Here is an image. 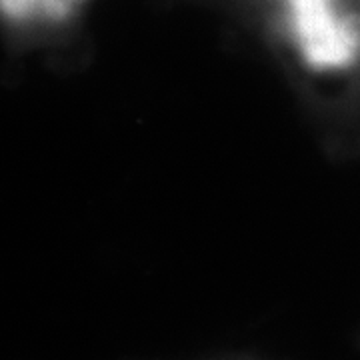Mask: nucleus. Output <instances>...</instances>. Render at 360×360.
Returning <instances> with one entry per match:
<instances>
[{"mask_svg": "<svg viewBox=\"0 0 360 360\" xmlns=\"http://www.w3.org/2000/svg\"><path fill=\"white\" fill-rule=\"evenodd\" d=\"M298 44L319 68L350 65L360 54V18L336 16L330 0H288Z\"/></svg>", "mask_w": 360, "mask_h": 360, "instance_id": "1", "label": "nucleus"}, {"mask_svg": "<svg viewBox=\"0 0 360 360\" xmlns=\"http://www.w3.org/2000/svg\"><path fill=\"white\" fill-rule=\"evenodd\" d=\"M2 11L13 18H28V16L63 18L70 11V0H2Z\"/></svg>", "mask_w": 360, "mask_h": 360, "instance_id": "2", "label": "nucleus"}]
</instances>
